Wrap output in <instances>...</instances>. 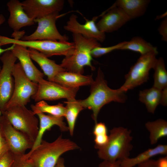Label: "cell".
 Segmentation results:
<instances>
[{"label": "cell", "mask_w": 167, "mask_h": 167, "mask_svg": "<svg viewBox=\"0 0 167 167\" xmlns=\"http://www.w3.org/2000/svg\"><path fill=\"white\" fill-rule=\"evenodd\" d=\"M91 85L90 93L86 99L79 101L84 108L91 109L92 117L95 123L101 108L105 105L112 101L125 103L127 98L125 92L119 88L113 89L109 88L104 79L103 73L99 67L97 76Z\"/></svg>", "instance_id": "1"}, {"label": "cell", "mask_w": 167, "mask_h": 167, "mask_svg": "<svg viewBox=\"0 0 167 167\" xmlns=\"http://www.w3.org/2000/svg\"><path fill=\"white\" fill-rule=\"evenodd\" d=\"M78 148L75 143L61 135L52 142L42 139L39 145L25 156L33 167H55L62 154Z\"/></svg>", "instance_id": "2"}, {"label": "cell", "mask_w": 167, "mask_h": 167, "mask_svg": "<svg viewBox=\"0 0 167 167\" xmlns=\"http://www.w3.org/2000/svg\"><path fill=\"white\" fill-rule=\"evenodd\" d=\"M75 49L73 54L65 57L60 64L66 71L81 74L84 67L88 66L92 71L95 68L92 64L91 52L94 48L101 46L96 39L85 37L81 34H73Z\"/></svg>", "instance_id": "3"}, {"label": "cell", "mask_w": 167, "mask_h": 167, "mask_svg": "<svg viewBox=\"0 0 167 167\" xmlns=\"http://www.w3.org/2000/svg\"><path fill=\"white\" fill-rule=\"evenodd\" d=\"M106 144L99 148L97 154L103 160L115 161L129 157L133 148L131 131L123 127H114L109 131Z\"/></svg>", "instance_id": "4"}, {"label": "cell", "mask_w": 167, "mask_h": 167, "mask_svg": "<svg viewBox=\"0 0 167 167\" xmlns=\"http://www.w3.org/2000/svg\"><path fill=\"white\" fill-rule=\"evenodd\" d=\"M12 75L14 81L13 93L0 112L14 106H25L38 89V84L31 81L28 77L19 62L14 65Z\"/></svg>", "instance_id": "5"}, {"label": "cell", "mask_w": 167, "mask_h": 167, "mask_svg": "<svg viewBox=\"0 0 167 167\" xmlns=\"http://www.w3.org/2000/svg\"><path fill=\"white\" fill-rule=\"evenodd\" d=\"M12 44L32 48L48 58L54 55L67 57L72 55L75 49L73 42L52 40L24 41L0 35V46Z\"/></svg>", "instance_id": "6"}, {"label": "cell", "mask_w": 167, "mask_h": 167, "mask_svg": "<svg viewBox=\"0 0 167 167\" xmlns=\"http://www.w3.org/2000/svg\"><path fill=\"white\" fill-rule=\"evenodd\" d=\"M0 113L6 118L14 128L34 143L38 134L39 121L32 110L25 106H19L1 112Z\"/></svg>", "instance_id": "7"}, {"label": "cell", "mask_w": 167, "mask_h": 167, "mask_svg": "<svg viewBox=\"0 0 167 167\" xmlns=\"http://www.w3.org/2000/svg\"><path fill=\"white\" fill-rule=\"evenodd\" d=\"M157 53L152 52L141 55L125 76V81L119 88L125 92L146 82L149 79V72L153 69L157 59Z\"/></svg>", "instance_id": "8"}, {"label": "cell", "mask_w": 167, "mask_h": 167, "mask_svg": "<svg viewBox=\"0 0 167 167\" xmlns=\"http://www.w3.org/2000/svg\"><path fill=\"white\" fill-rule=\"evenodd\" d=\"M0 131L14 154H25L31 149L33 143L24 134L16 130L3 115L0 113Z\"/></svg>", "instance_id": "9"}, {"label": "cell", "mask_w": 167, "mask_h": 167, "mask_svg": "<svg viewBox=\"0 0 167 167\" xmlns=\"http://www.w3.org/2000/svg\"><path fill=\"white\" fill-rule=\"evenodd\" d=\"M61 15L59 13H56L34 20L38 24L36 29L31 34L23 36L21 40L68 41L67 37L59 32L56 25V20Z\"/></svg>", "instance_id": "10"}, {"label": "cell", "mask_w": 167, "mask_h": 167, "mask_svg": "<svg viewBox=\"0 0 167 167\" xmlns=\"http://www.w3.org/2000/svg\"><path fill=\"white\" fill-rule=\"evenodd\" d=\"M17 59L11 50L5 52L0 57L2 63L0 72V112L13 93L14 81L12 71Z\"/></svg>", "instance_id": "11"}, {"label": "cell", "mask_w": 167, "mask_h": 167, "mask_svg": "<svg viewBox=\"0 0 167 167\" xmlns=\"http://www.w3.org/2000/svg\"><path fill=\"white\" fill-rule=\"evenodd\" d=\"M38 88L31 98L35 102L41 101H55L62 98L67 100L75 99L79 88H71L44 79L38 83Z\"/></svg>", "instance_id": "12"}, {"label": "cell", "mask_w": 167, "mask_h": 167, "mask_svg": "<svg viewBox=\"0 0 167 167\" xmlns=\"http://www.w3.org/2000/svg\"><path fill=\"white\" fill-rule=\"evenodd\" d=\"M28 16L34 20L49 15L59 13L64 6L63 0H25L21 2Z\"/></svg>", "instance_id": "13"}, {"label": "cell", "mask_w": 167, "mask_h": 167, "mask_svg": "<svg viewBox=\"0 0 167 167\" xmlns=\"http://www.w3.org/2000/svg\"><path fill=\"white\" fill-rule=\"evenodd\" d=\"M98 16L94 17L92 20L86 19L84 24L79 23L77 21V17L72 14L67 21L64 29L73 34H80L89 38H94L100 42H103L105 38V33L97 28L95 21Z\"/></svg>", "instance_id": "14"}, {"label": "cell", "mask_w": 167, "mask_h": 167, "mask_svg": "<svg viewBox=\"0 0 167 167\" xmlns=\"http://www.w3.org/2000/svg\"><path fill=\"white\" fill-rule=\"evenodd\" d=\"M101 15V18L96 24L105 33L117 30L130 20L120 8L113 5Z\"/></svg>", "instance_id": "15"}, {"label": "cell", "mask_w": 167, "mask_h": 167, "mask_svg": "<svg viewBox=\"0 0 167 167\" xmlns=\"http://www.w3.org/2000/svg\"><path fill=\"white\" fill-rule=\"evenodd\" d=\"M11 51L19 59L26 75L31 81L38 84L44 79V73L39 70L33 63L27 48L15 44Z\"/></svg>", "instance_id": "16"}, {"label": "cell", "mask_w": 167, "mask_h": 167, "mask_svg": "<svg viewBox=\"0 0 167 167\" xmlns=\"http://www.w3.org/2000/svg\"><path fill=\"white\" fill-rule=\"evenodd\" d=\"M6 5L10 13L8 20L9 26L14 32L19 31L22 28L33 25L34 20L29 18L24 11L21 2L18 0H11Z\"/></svg>", "instance_id": "17"}, {"label": "cell", "mask_w": 167, "mask_h": 167, "mask_svg": "<svg viewBox=\"0 0 167 167\" xmlns=\"http://www.w3.org/2000/svg\"><path fill=\"white\" fill-rule=\"evenodd\" d=\"M36 115L39 120L38 132L33 147L30 151L32 150L40 144L45 131L50 130L53 126L54 125L58 126L62 131H69L68 127L63 121V117H57L49 114L46 115L43 113H38Z\"/></svg>", "instance_id": "18"}, {"label": "cell", "mask_w": 167, "mask_h": 167, "mask_svg": "<svg viewBox=\"0 0 167 167\" xmlns=\"http://www.w3.org/2000/svg\"><path fill=\"white\" fill-rule=\"evenodd\" d=\"M28 49L31 59L39 65L44 75L47 76L48 81L53 82L57 74L66 71L60 65L56 64L54 61L49 59L38 51L32 48Z\"/></svg>", "instance_id": "19"}, {"label": "cell", "mask_w": 167, "mask_h": 167, "mask_svg": "<svg viewBox=\"0 0 167 167\" xmlns=\"http://www.w3.org/2000/svg\"><path fill=\"white\" fill-rule=\"evenodd\" d=\"M93 81L92 75H84L65 71L57 74L53 82L66 87L75 88L81 86L90 85Z\"/></svg>", "instance_id": "20"}, {"label": "cell", "mask_w": 167, "mask_h": 167, "mask_svg": "<svg viewBox=\"0 0 167 167\" xmlns=\"http://www.w3.org/2000/svg\"><path fill=\"white\" fill-rule=\"evenodd\" d=\"M150 2L149 0H118L113 5L120 8L131 20L143 15Z\"/></svg>", "instance_id": "21"}, {"label": "cell", "mask_w": 167, "mask_h": 167, "mask_svg": "<svg viewBox=\"0 0 167 167\" xmlns=\"http://www.w3.org/2000/svg\"><path fill=\"white\" fill-rule=\"evenodd\" d=\"M159 155H167L166 145L159 144L155 148L147 149L134 157H128L121 161V164L122 167H133Z\"/></svg>", "instance_id": "22"}, {"label": "cell", "mask_w": 167, "mask_h": 167, "mask_svg": "<svg viewBox=\"0 0 167 167\" xmlns=\"http://www.w3.org/2000/svg\"><path fill=\"white\" fill-rule=\"evenodd\" d=\"M162 90L152 87L139 91V100L144 104L148 112L153 114L160 104Z\"/></svg>", "instance_id": "23"}, {"label": "cell", "mask_w": 167, "mask_h": 167, "mask_svg": "<svg viewBox=\"0 0 167 167\" xmlns=\"http://www.w3.org/2000/svg\"><path fill=\"white\" fill-rule=\"evenodd\" d=\"M119 50H129L138 52L141 55L155 52L158 53L157 48L140 37L135 36L129 41H126Z\"/></svg>", "instance_id": "24"}, {"label": "cell", "mask_w": 167, "mask_h": 167, "mask_svg": "<svg viewBox=\"0 0 167 167\" xmlns=\"http://www.w3.org/2000/svg\"><path fill=\"white\" fill-rule=\"evenodd\" d=\"M145 127L150 133L151 144H156L159 139L167 136V122L163 119L148 122L145 124Z\"/></svg>", "instance_id": "25"}, {"label": "cell", "mask_w": 167, "mask_h": 167, "mask_svg": "<svg viewBox=\"0 0 167 167\" xmlns=\"http://www.w3.org/2000/svg\"><path fill=\"white\" fill-rule=\"evenodd\" d=\"M31 108L35 115L40 113H47L56 116L65 117L66 111V107L62 104L59 103L56 105H50L45 101L31 105Z\"/></svg>", "instance_id": "26"}, {"label": "cell", "mask_w": 167, "mask_h": 167, "mask_svg": "<svg viewBox=\"0 0 167 167\" xmlns=\"http://www.w3.org/2000/svg\"><path fill=\"white\" fill-rule=\"evenodd\" d=\"M66 104V111L65 117L68 124L70 134L73 135L76 121L80 112L84 109L80 104L79 100L75 99L67 100L64 102Z\"/></svg>", "instance_id": "27"}, {"label": "cell", "mask_w": 167, "mask_h": 167, "mask_svg": "<svg viewBox=\"0 0 167 167\" xmlns=\"http://www.w3.org/2000/svg\"><path fill=\"white\" fill-rule=\"evenodd\" d=\"M153 69L154 73L153 87L162 90L167 87V72L162 58L157 59Z\"/></svg>", "instance_id": "28"}, {"label": "cell", "mask_w": 167, "mask_h": 167, "mask_svg": "<svg viewBox=\"0 0 167 167\" xmlns=\"http://www.w3.org/2000/svg\"><path fill=\"white\" fill-rule=\"evenodd\" d=\"M126 41L116 45L107 47H98L94 48L91 52L92 57L98 58L108 54L115 50H119L125 43Z\"/></svg>", "instance_id": "29"}, {"label": "cell", "mask_w": 167, "mask_h": 167, "mask_svg": "<svg viewBox=\"0 0 167 167\" xmlns=\"http://www.w3.org/2000/svg\"><path fill=\"white\" fill-rule=\"evenodd\" d=\"M25 154H14L13 161L10 167H33L25 157Z\"/></svg>", "instance_id": "30"}, {"label": "cell", "mask_w": 167, "mask_h": 167, "mask_svg": "<svg viewBox=\"0 0 167 167\" xmlns=\"http://www.w3.org/2000/svg\"><path fill=\"white\" fill-rule=\"evenodd\" d=\"M93 134L95 137H101L107 135V127L104 123L102 122L95 123L93 130Z\"/></svg>", "instance_id": "31"}, {"label": "cell", "mask_w": 167, "mask_h": 167, "mask_svg": "<svg viewBox=\"0 0 167 167\" xmlns=\"http://www.w3.org/2000/svg\"><path fill=\"white\" fill-rule=\"evenodd\" d=\"M14 155L10 150L0 157V167H10L14 160Z\"/></svg>", "instance_id": "32"}, {"label": "cell", "mask_w": 167, "mask_h": 167, "mask_svg": "<svg viewBox=\"0 0 167 167\" xmlns=\"http://www.w3.org/2000/svg\"><path fill=\"white\" fill-rule=\"evenodd\" d=\"M160 34L162 36L161 39L167 41V18L166 17L161 22L158 28Z\"/></svg>", "instance_id": "33"}, {"label": "cell", "mask_w": 167, "mask_h": 167, "mask_svg": "<svg viewBox=\"0 0 167 167\" xmlns=\"http://www.w3.org/2000/svg\"><path fill=\"white\" fill-rule=\"evenodd\" d=\"M10 150L8 145L2 136L0 131V157Z\"/></svg>", "instance_id": "34"}, {"label": "cell", "mask_w": 167, "mask_h": 167, "mask_svg": "<svg viewBox=\"0 0 167 167\" xmlns=\"http://www.w3.org/2000/svg\"><path fill=\"white\" fill-rule=\"evenodd\" d=\"M99 167H122L121 164V160L115 161H110L103 160L99 165Z\"/></svg>", "instance_id": "35"}, {"label": "cell", "mask_w": 167, "mask_h": 167, "mask_svg": "<svg viewBox=\"0 0 167 167\" xmlns=\"http://www.w3.org/2000/svg\"><path fill=\"white\" fill-rule=\"evenodd\" d=\"M136 166V167H157L156 160L151 159L140 163Z\"/></svg>", "instance_id": "36"}, {"label": "cell", "mask_w": 167, "mask_h": 167, "mask_svg": "<svg viewBox=\"0 0 167 167\" xmlns=\"http://www.w3.org/2000/svg\"><path fill=\"white\" fill-rule=\"evenodd\" d=\"M5 18L4 16L2 14H0V26L5 22ZM14 45L15 44H12L11 46L4 49L1 48L0 46V55L7 51L11 50L14 48ZM1 69L2 68L0 66V72Z\"/></svg>", "instance_id": "37"}, {"label": "cell", "mask_w": 167, "mask_h": 167, "mask_svg": "<svg viewBox=\"0 0 167 167\" xmlns=\"http://www.w3.org/2000/svg\"><path fill=\"white\" fill-rule=\"evenodd\" d=\"M157 167H167V156L160 157L156 160Z\"/></svg>", "instance_id": "38"}, {"label": "cell", "mask_w": 167, "mask_h": 167, "mask_svg": "<svg viewBox=\"0 0 167 167\" xmlns=\"http://www.w3.org/2000/svg\"><path fill=\"white\" fill-rule=\"evenodd\" d=\"M160 104L165 106L167 105V87L162 90V94Z\"/></svg>", "instance_id": "39"}, {"label": "cell", "mask_w": 167, "mask_h": 167, "mask_svg": "<svg viewBox=\"0 0 167 167\" xmlns=\"http://www.w3.org/2000/svg\"><path fill=\"white\" fill-rule=\"evenodd\" d=\"M55 167H65L64 159L62 157H60Z\"/></svg>", "instance_id": "40"}, {"label": "cell", "mask_w": 167, "mask_h": 167, "mask_svg": "<svg viewBox=\"0 0 167 167\" xmlns=\"http://www.w3.org/2000/svg\"><path fill=\"white\" fill-rule=\"evenodd\" d=\"M167 12L166 11L165 13H163V14H161V15H160L159 16H157L156 17V19H161L162 18H164L165 17H166V16H167Z\"/></svg>", "instance_id": "41"}]
</instances>
